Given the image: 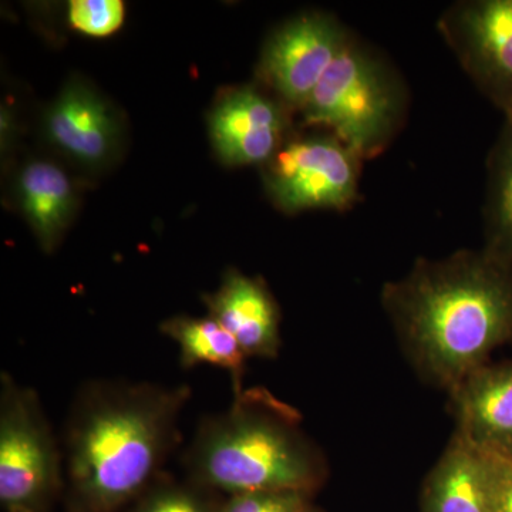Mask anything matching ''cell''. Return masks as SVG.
<instances>
[{
    "label": "cell",
    "instance_id": "1",
    "mask_svg": "<svg viewBox=\"0 0 512 512\" xmlns=\"http://www.w3.org/2000/svg\"><path fill=\"white\" fill-rule=\"evenodd\" d=\"M188 384L89 380L64 423V487L72 512H113L136 500L181 443Z\"/></svg>",
    "mask_w": 512,
    "mask_h": 512
},
{
    "label": "cell",
    "instance_id": "2",
    "mask_svg": "<svg viewBox=\"0 0 512 512\" xmlns=\"http://www.w3.org/2000/svg\"><path fill=\"white\" fill-rule=\"evenodd\" d=\"M383 301L420 369L453 390L512 339V262L487 249L420 261Z\"/></svg>",
    "mask_w": 512,
    "mask_h": 512
},
{
    "label": "cell",
    "instance_id": "3",
    "mask_svg": "<svg viewBox=\"0 0 512 512\" xmlns=\"http://www.w3.org/2000/svg\"><path fill=\"white\" fill-rule=\"evenodd\" d=\"M181 466L190 480L228 495H311L326 476L325 458L303 431L301 414L264 387L244 389L227 410L204 417Z\"/></svg>",
    "mask_w": 512,
    "mask_h": 512
},
{
    "label": "cell",
    "instance_id": "4",
    "mask_svg": "<svg viewBox=\"0 0 512 512\" xmlns=\"http://www.w3.org/2000/svg\"><path fill=\"white\" fill-rule=\"evenodd\" d=\"M404 109L406 93L393 70L350 37L301 111L308 126L326 128L363 160L392 141Z\"/></svg>",
    "mask_w": 512,
    "mask_h": 512
},
{
    "label": "cell",
    "instance_id": "5",
    "mask_svg": "<svg viewBox=\"0 0 512 512\" xmlns=\"http://www.w3.org/2000/svg\"><path fill=\"white\" fill-rule=\"evenodd\" d=\"M64 488L62 443L39 394L0 373V501L8 512H46Z\"/></svg>",
    "mask_w": 512,
    "mask_h": 512
},
{
    "label": "cell",
    "instance_id": "6",
    "mask_svg": "<svg viewBox=\"0 0 512 512\" xmlns=\"http://www.w3.org/2000/svg\"><path fill=\"white\" fill-rule=\"evenodd\" d=\"M360 161L333 134L285 141L265 164V188L279 210H348L359 198Z\"/></svg>",
    "mask_w": 512,
    "mask_h": 512
},
{
    "label": "cell",
    "instance_id": "7",
    "mask_svg": "<svg viewBox=\"0 0 512 512\" xmlns=\"http://www.w3.org/2000/svg\"><path fill=\"white\" fill-rule=\"evenodd\" d=\"M440 30L461 66L504 114L512 111V0L453 6Z\"/></svg>",
    "mask_w": 512,
    "mask_h": 512
},
{
    "label": "cell",
    "instance_id": "8",
    "mask_svg": "<svg viewBox=\"0 0 512 512\" xmlns=\"http://www.w3.org/2000/svg\"><path fill=\"white\" fill-rule=\"evenodd\" d=\"M350 36L325 13H306L276 30L262 52L259 74L288 106L302 110Z\"/></svg>",
    "mask_w": 512,
    "mask_h": 512
},
{
    "label": "cell",
    "instance_id": "9",
    "mask_svg": "<svg viewBox=\"0 0 512 512\" xmlns=\"http://www.w3.org/2000/svg\"><path fill=\"white\" fill-rule=\"evenodd\" d=\"M286 127L281 104L254 87L225 93L210 116L212 146L227 165H265L284 146Z\"/></svg>",
    "mask_w": 512,
    "mask_h": 512
},
{
    "label": "cell",
    "instance_id": "10",
    "mask_svg": "<svg viewBox=\"0 0 512 512\" xmlns=\"http://www.w3.org/2000/svg\"><path fill=\"white\" fill-rule=\"evenodd\" d=\"M45 126L53 146L83 167L109 163L119 148L121 128L116 113L84 83L64 87L47 111Z\"/></svg>",
    "mask_w": 512,
    "mask_h": 512
},
{
    "label": "cell",
    "instance_id": "11",
    "mask_svg": "<svg viewBox=\"0 0 512 512\" xmlns=\"http://www.w3.org/2000/svg\"><path fill=\"white\" fill-rule=\"evenodd\" d=\"M208 315L237 339L249 357L275 359L281 350V312L268 286L228 269L217 291L202 296Z\"/></svg>",
    "mask_w": 512,
    "mask_h": 512
},
{
    "label": "cell",
    "instance_id": "12",
    "mask_svg": "<svg viewBox=\"0 0 512 512\" xmlns=\"http://www.w3.org/2000/svg\"><path fill=\"white\" fill-rule=\"evenodd\" d=\"M458 436L512 460V360L478 367L453 390Z\"/></svg>",
    "mask_w": 512,
    "mask_h": 512
},
{
    "label": "cell",
    "instance_id": "13",
    "mask_svg": "<svg viewBox=\"0 0 512 512\" xmlns=\"http://www.w3.org/2000/svg\"><path fill=\"white\" fill-rule=\"evenodd\" d=\"M18 202L40 248L55 251L72 221L76 191L62 168L49 161H33L20 171Z\"/></svg>",
    "mask_w": 512,
    "mask_h": 512
},
{
    "label": "cell",
    "instance_id": "14",
    "mask_svg": "<svg viewBox=\"0 0 512 512\" xmlns=\"http://www.w3.org/2000/svg\"><path fill=\"white\" fill-rule=\"evenodd\" d=\"M423 512H491L483 454L458 434L431 471Z\"/></svg>",
    "mask_w": 512,
    "mask_h": 512
},
{
    "label": "cell",
    "instance_id": "15",
    "mask_svg": "<svg viewBox=\"0 0 512 512\" xmlns=\"http://www.w3.org/2000/svg\"><path fill=\"white\" fill-rule=\"evenodd\" d=\"M160 332L180 349V365L192 369L201 365L221 367L232 380L234 394L242 392L248 357L237 339L210 315L194 318L175 315L161 322Z\"/></svg>",
    "mask_w": 512,
    "mask_h": 512
},
{
    "label": "cell",
    "instance_id": "16",
    "mask_svg": "<svg viewBox=\"0 0 512 512\" xmlns=\"http://www.w3.org/2000/svg\"><path fill=\"white\" fill-rule=\"evenodd\" d=\"M488 171L485 249L512 262V131L507 126L491 151Z\"/></svg>",
    "mask_w": 512,
    "mask_h": 512
},
{
    "label": "cell",
    "instance_id": "17",
    "mask_svg": "<svg viewBox=\"0 0 512 512\" xmlns=\"http://www.w3.org/2000/svg\"><path fill=\"white\" fill-rule=\"evenodd\" d=\"M218 491L187 478L177 481L161 473L136 498L131 512H221L224 501L217 500Z\"/></svg>",
    "mask_w": 512,
    "mask_h": 512
},
{
    "label": "cell",
    "instance_id": "18",
    "mask_svg": "<svg viewBox=\"0 0 512 512\" xmlns=\"http://www.w3.org/2000/svg\"><path fill=\"white\" fill-rule=\"evenodd\" d=\"M67 18L77 32L107 37L123 26L124 3L120 0H72Z\"/></svg>",
    "mask_w": 512,
    "mask_h": 512
},
{
    "label": "cell",
    "instance_id": "19",
    "mask_svg": "<svg viewBox=\"0 0 512 512\" xmlns=\"http://www.w3.org/2000/svg\"><path fill=\"white\" fill-rule=\"evenodd\" d=\"M309 507V494L298 491H261L229 495L221 512H302Z\"/></svg>",
    "mask_w": 512,
    "mask_h": 512
},
{
    "label": "cell",
    "instance_id": "20",
    "mask_svg": "<svg viewBox=\"0 0 512 512\" xmlns=\"http://www.w3.org/2000/svg\"><path fill=\"white\" fill-rule=\"evenodd\" d=\"M480 450V448H478ZM487 470L491 512H512L511 458L480 450Z\"/></svg>",
    "mask_w": 512,
    "mask_h": 512
},
{
    "label": "cell",
    "instance_id": "21",
    "mask_svg": "<svg viewBox=\"0 0 512 512\" xmlns=\"http://www.w3.org/2000/svg\"><path fill=\"white\" fill-rule=\"evenodd\" d=\"M505 119H507V121H505V126L510 128V130L512 131V111H510V113L505 114Z\"/></svg>",
    "mask_w": 512,
    "mask_h": 512
},
{
    "label": "cell",
    "instance_id": "22",
    "mask_svg": "<svg viewBox=\"0 0 512 512\" xmlns=\"http://www.w3.org/2000/svg\"><path fill=\"white\" fill-rule=\"evenodd\" d=\"M302 512H313V511L311 510V507H308V508H306L305 511H302Z\"/></svg>",
    "mask_w": 512,
    "mask_h": 512
}]
</instances>
